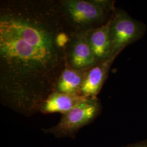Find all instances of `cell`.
Listing matches in <instances>:
<instances>
[{"instance_id":"8","label":"cell","mask_w":147,"mask_h":147,"mask_svg":"<svg viewBox=\"0 0 147 147\" xmlns=\"http://www.w3.org/2000/svg\"><path fill=\"white\" fill-rule=\"evenodd\" d=\"M82 96L54 92L45 100L39 112L44 114L61 113L65 114L84 100Z\"/></svg>"},{"instance_id":"7","label":"cell","mask_w":147,"mask_h":147,"mask_svg":"<svg viewBox=\"0 0 147 147\" xmlns=\"http://www.w3.org/2000/svg\"><path fill=\"white\" fill-rule=\"evenodd\" d=\"M110 23V20L105 25L86 33L90 47L98 63L113 57L109 38Z\"/></svg>"},{"instance_id":"3","label":"cell","mask_w":147,"mask_h":147,"mask_svg":"<svg viewBox=\"0 0 147 147\" xmlns=\"http://www.w3.org/2000/svg\"><path fill=\"white\" fill-rule=\"evenodd\" d=\"M101 109L98 98L84 99L63 115L56 125L42 129V131L47 134H52L56 138H75L81 129L90 124L99 115Z\"/></svg>"},{"instance_id":"9","label":"cell","mask_w":147,"mask_h":147,"mask_svg":"<svg viewBox=\"0 0 147 147\" xmlns=\"http://www.w3.org/2000/svg\"><path fill=\"white\" fill-rule=\"evenodd\" d=\"M87 71V70H76L67 64L56 82L55 91L80 96V90L84 82Z\"/></svg>"},{"instance_id":"1","label":"cell","mask_w":147,"mask_h":147,"mask_svg":"<svg viewBox=\"0 0 147 147\" xmlns=\"http://www.w3.org/2000/svg\"><path fill=\"white\" fill-rule=\"evenodd\" d=\"M71 31L56 0L0 1V101L24 116L39 112L67 65Z\"/></svg>"},{"instance_id":"6","label":"cell","mask_w":147,"mask_h":147,"mask_svg":"<svg viewBox=\"0 0 147 147\" xmlns=\"http://www.w3.org/2000/svg\"><path fill=\"white\" fill-rule=\"evenodd\" d=\"M117 57L98 63L87 71L79 95L86 99L97 98L106 80L111 67Z\"/></svg>"},{"instance_id":"10","label":"cell","mask_w":147,"mask_h":147,"mask_svg":"<svg viewBox=\"0 0 147 147\" xmlns=\"http://www.w3.org/2000/svg\"><path fill=\"white\" fill-rule=\"evenodd\" d=\"M124 147H147V141L137 142L131 144H129Z\"/></svg>"},{"instance_id":"4","label":"cell","mask_w":147,"mask_h":147,"mask_svg":"<svg viewBox=\"0 0 147 147\" xmlns=\"http://www.w3.org/2000/svg\"><path fill=\"white\" fill-rule=\"evenodd\" d=\"M146 30L143 22L133 19L125 11L116 9L109 27L112 56L117 57L125 47L141 39Z\"/></svg>"},{"instance_id":"5","label":"cell","mask_w":147,"mask_h":147,"mask_svg":"<svg viewBox=\"0 0 147 147\" xmlns=\"http://www.w3.org/2000/svg\"><path fill=\"white\" fill-rule=\"evenodd\" d=\"M67 64L72 68L87 70L97 64L86 33L72 32L65 48Z\"/></svg>"},{"instance_id":"2","label":"cell","mask_w":147,"mask_h":147,"mask_svg":"<svg viewBox=\"0 0 147 147\" xmlns=\"http://www.w3.org/2000/svg\"><path fill=\"white\" fill-rule=\"evenodd\" d=\"M61 16L73 32L87 33L107 24L116 10L109 0H56Z\"/></svg>"}]
</instances>
